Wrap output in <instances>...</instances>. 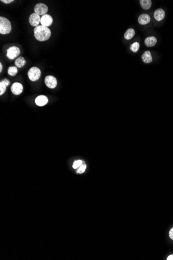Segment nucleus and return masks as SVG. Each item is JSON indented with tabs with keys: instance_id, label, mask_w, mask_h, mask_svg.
<instances>
[{
	"instance_id": "1",
	"label": "nucleus",
	"mask_w": 173,
	"mask_h": 260,
	"mask_svg": "<svg viewBox=\"0 0 173 260\" xmlns=\"http://www.w3.org/2000/svg\"><path fill=\"white\" fill-rule=\"evenodd\" d=\"M34 34L37 40L43 42L49 39L51 36V31L48 27L41 25L34 28Z\"/></svg>"
},
{
	"instance_id": "2",
	"label": "nucleus",
	"mask_w": 173,
	"mask_h": 260,
	"mask_svg": "<svg viewBox=\"0 0 173 260\" xmlns=\"http://www.w3.org/2000/svg\"><path fill=\"white\" fill-rule=\"evenodd\" d=\"M12 25L9 20L4 17H0V33L7 34L11 32Z\"/></svg>"
},
{
	"instance_id": "3",
	"label": "nucleus",
	"mask_w": 173,
	"mask_h": 260,
	"mask_svg": "<svg viewBox=\"0 0 173 260\" xmlns=\"http://www.w3.org/2000/svg\"><path fill=\"white\" fill-rule=\"evenodd\" d=\"M41 71L37 67H32L28 72V76L30 81L35 82L40 78Z\"/></svg>"
},
{
	"instance_id": "4",
	"label": "nucleus",
	"mask_w": 173,
	"mask_h": 260,
	"mask_svg": "<svg viewBox=\"0 0 173 260\" xmlns=\"http://www.w3.org/2000/svg\"><path fill=\"white\" fill-rule=\"evenodd\" d=\"M20 54V51L19 48L16 46H12L7 50L6 56L10 60H13L17 58Z\"/></svg>"
},
{
	"instance_id": "5",
	"label": "nucleus",
	"mask_w": 173,
	"mask_h": 260,
	"mask_svg": "<svg viewBox=\"0 0 173 260\" xmlns=\"http://www.w3.org/2000/svg\"><path fill=\"white\" fill-rule=\"evenodd\" d=\"M48 7L45 4H37L34 7L35 13H36V14L39 15V16L44 15L46 14L47 12H48Z\"/></svg>"
},
{
	"instance_id": "6",
	"label": "nucleus",
	"mask_w": 173,
	"mask_h": 260,
	"mask_svg": "<svg viewBox=\"0 0 173 260\" xmlns=\"http://www.w3.org/2000/svg\"><path fill=\"white\" fill-rule=\"evenodd\" d=\"M45 83L48 88L53 89L57 85V80L53 76H47L45 79Z\"/></svg>"
},
{
	"instance_id": "7",
	"label": "nucleus",
	"mask_w": 173,
	"mask_h": 260,
	"mask_svg": "<svg viewBox=\"0 0 173 260\" xmlns=\"http://www.w3.org/2000/svg\"><path fill=\"white\" fill-rule=\"evenodd\" d=\"M41 18L39 15L36 13H33L30 15L29 18V22L32 26H37L41 23Z\"/></svg>"
},
{
	"instance_id": "8",
	"label": "nucleus",
	"mask_w": 173,
	"mask_h": 260,
	"mask_svg": "<svg viewBox=\"0 0 173 260\" xmlns=\"http://www.w3.org/2000/svg\"><path fill=\"white\" fill-rule=\"evenodd\" d=\"M53 23V19L50 15L45 14L41 17V24L43 26H49Z\"/></svg>"
},
{
	"instance_id": "9",
	"label": "nucleus",
	"mask_w": 173,
	"mask_h": 260,
	"mask_svg": "<svg viewBox=\"0 0 173 260\" xmlns=\"http://www.w3.org/2000/svg\"><path fill=\"white\" fill-rule=\"evenodd\" d=\"M151 21L150 16L147 14H142L138 18V23L142 26L148 25Z\"/></svg>"
},
{
	"instance_id": "10",
	"label": "nucleus",
	"mask_w": 173,
	"mask_h": 260,
	"mask_svg": "<svg viewBox=\"0 0 173 260\" xmlns=\"http://www.w3.org/2000/svg\"><path fill=\"white\" fill-rule=\"evenodd\" d=\"M165 16V12L162 9H158L155 10L154 12V18L157 21H161L163 20Z\"/></svg>"
},
{
	"instance_id": "11",
	"label": "nucleus",
	"mask_w": 173,
	"mask_h": 260,
	"mask_svg": "<svg viewBox=\"0 0 173 260\" xmlns=\"http://www.w3.org/2000/svg\"><path fill=\"white\" fill-rule=\"evenodd\" d=\"M11 91L14 95H20L23 91L22 85L19 83H14L11 87Z\"/></svg>"
},
{
	"instance_id": "12",
	"label": "nucleus",
	"mask_w": 173,
	"mask_h": 260,
	"mask_svg": "<svg viewBox=\"0 0 173 260\" xmlns=\"http://www.w3.org/2000/svg\"><path fill=\"white\" fill-rule=\"evenodd\" d=\"M158 40L157 38L154 36H150L147 37L144 40V44L148 47H152L155 46Z\"/></svg>"
},
{
	"instance_id": "13",
	"label": "nucleus",
	"mask_w": 173,
	"mask_h": 260,
	"mask_svg": "<svg viewBox=\"0 0 173 260\" xmlns=\"http://www.w3.org/2000/svg\"><path fill=\"white\" fill-rule=\"evenodd\" d=\"M48 98L45 96H44V95L39 96L38 97H36V98L35 100L36 104L39 107H42V106H45L46 104L48 103Z\"/></svg>"
},
{
	"instance_id": "14",
	"label": "nucleus",
	"mask_w": 173,
	"mask_h": 260,
	"mask_svg": "<svg viewBox=\"0 0 173 260\" xmlns=\"http://www.w3.org/2000/svg\"><path fill=\"white\" fill-rule=\"evenodd\" d=\"M141 60L144 63H150L153 61L151 53L149 51H146L141 55Z\"/></svg>"
},
{
	"instance_id": "15",
	"label": "nucleus",
	"mask_w": 173,
	"mask_h": 260,
	"mask_svg": "<svg viewBox=\"0 0 173 260\" xmlns=\"http://www.w3.org/2000/svg\"><path fill=\"white\" fill-rule=\"evenodd\" d=\"M140 5L144 10H148L151 7L152 1L151 0H140Z\"/></svg>"
},
{
	"instance_id": "16",
	"label": "nucleus",
	"mask_w": 173,
	"mask_h": 260,
	"mask_svg": "<svg viewBox=\"0 0 173 260\" xmlns=\"http://www.w3.org/2000/svg\"><path fill=\"white\" fill-rule=\"evenodd\" d=\"M135 31L133 28H129L127 29L124 34V37L127 40H130L134 37Z\"/></svg>"
},
{
	"instance_id": "17",
	"label": "nucleus",
	"mask_w": 173,
	"mask_h": 260,
	"mask_svg": "<svg viewBox=\"0 0 173 260\" xmlns=\"http://www.w3.org/2000/svg\"><path fill=\"white\" fill-rule=\"evenodd\" d=\"M25 63L26 61L22 57H20L17 59H16L15 61V64L16 67H18L19 68H21L22 67H23L25 65Z\"/></svg>"
},
{
	"instance_id": "18",
	"label": "nucleus",
	"mask_w": 173,
	"mask_h": 260,
	"mask_svg": "<svg viewBox=\"0 0 173 260\" xmlns=\"http://www.w3.org/2000/svg\"><path fill=\"white\" fill-rule=\"evenodd\" d=\"M140 44L139 43L137 42L133 43L132 44H131L130 46V49L131 51L133 53H136L138 51V50L140 49Z\"/></svg>"
},
{
	"instance_id": "19",
	"label": "nucleus",
	"mask_w": 173,
	"mask_h": 260,
	"mask_svg": "<svg viewBox=\"0 0 173 260\" xmlns=\"http://www.w3.org/2000/svg\"><path fill=\"white\" fill-rule=\"evenodd\" d=\"M7 72H8V73L9 76H14L17 73L18 70H17V68L16 67H10L8 68V69Z\"/></svg>"
},
{
	"instance_id": "20",
	"label": "nucleus",
	"mask_w": 173,
	"mask_h": 260,
	"mask_svg": "<svg viewBox=\"0 0 173 260\" xmlns=\"http://www.w3.org/2000/svg\"><path fill=\"white\" fill-rule=\"evenodd\" d=\"M86 164L85 163H83V164H82V165H81L78 168V169L76 171L77 174H83V173L85 172V171L86 170Z\"/></svg>"
},
{
	"instance_id": "21",
	"label": "nucleus",
	"mask_w": 173,
	"mask_h": 260,
	"mask_svg": "<svg viewBox=\"0 0 173 260\" xmlns=\"http://www.w3.org/2000/svg\"><path fill=\"white\" fill-rule=\"evenodd\" d=\"M6 88V85L4 83H3L2 82H1V83H0V95H3L4 93L5 92Z\"/></svg>"
},
{
	"instance_id": "22",
	"label": "nucleus",
	"mask_w": 173,
	"mask_h": 260,
	"mask_svg": "<svg viewBox=\"0 0 173 260\" xmlns=\"http://www.w3.org/2000/svg\"><path fill=\"white\" fill-rule=\"evenodd\" d=\"M83 163V162L81 160H76L74 162L73 165V168L74 169H78Z\"/></svg>"
},
{
	"instance_id": "23",
	"label": "nucleus",
	"mask_w": 173,
	"mask_h": 260,
	"mask_svg": "<svg viewBox=\"0 0 173 260\" xmlns=\"http://www.w3.org/2000/svg\"><path fill=\"white\" fill-rule=\"evenodd\" d=\"M169 236H170V238L173 241V227H172L170 230V232H169Z\"/></svg>"
},
{
	"instance_id": "24",
	"label": "nucleus",
	"mask_w": 173,
	"mask_h": 260,
	"mask_svg": "<svg viewBox=\"0 0 173 260\" xmlns=\"http://www.w3.org/2000/svg\"><path fill=\"white\" fill-rule=\"evenodd\" d=\"M1 2H2L5 4H9L14 2V1L13 0H1Z\"/></svg>"
},
{
	"instance_id": "25",
	"label": "nucleus",
	"mask_w": 173,
	"mask_h": 260,
	"mask_svg": "<svg viewBox=\"0 0 173 260\" xmlns=\"http://www.w3.org/2000/svg\"><path fill=\"white\" fill-rule=\"evenodd\" d=\"M2 82H3V83H4V84H5L6 85V86H8V85H9V83H10V82H9V80L7 79H3V80Z\"/></svg>"
},
{
	"instance_id": "26",
	"label": "nucleus",
	"mask_w": 173,
	"mask_h": 260,
	"mask_svg": "<svg viewBox=\"0 0 173 260\" xmlns=\"http://www.w3.org/2000/svg\"><path fill=\"white\" fill-rule=\"evenodd\" d=\"M167 260H173V255H170V256L168 257L166 259Z\"/></svg>"
},
{
	"instance_id": "27",
	"label": "nucleus",
	"mask_w": 173,
	"mask_h": 260,
	"mask_svg": "<svg viewBox=\"0 0 173 260\" xmlns=\"http://www.w3.org/2000/svg\"><path fill=\"white\" fill-rule=\"evenodd\" d=\"M2 69H3V66H2V63H0V72H2Z\"/></svg>"
}]
</instances>
